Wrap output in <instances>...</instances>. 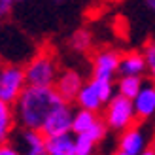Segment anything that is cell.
<instances>
[{"instance_id": "cell-23", "label": "cell", "mask_w": 155, "mask_h": 155, "mask_svg": "<svg viewBox=\"0 0 155 155\" xmlns=\"http://www.w3.org/2000/svg\"><path fill=\"white\" fill-rule=\"evenodd\" d=\"M140 155H155V150H153V148H144V150L140 151Z\"/></svg>"}, {"instance_id": "cell-12", "label": "cell", "mask_w": 155, "mask_h": 155, "mask_svg": "<svg viewBox=\"0 0 155 155\" xmlns=\"http://www.w3.org/2000/svg\"><path fill=\"white\" fill-rule=\"evenodd\" d=\"M146 70H148V66H146L144 53L130 51L119 57V64H117L119 76H142Z\"/></svg>"}, {"instance_id": "cell-24", "label": "cell", "mask_w": 155, "mask_h": 155, "mask_svg": "<svg viewBox=\"0 0 155 155\" xmlns=\"http://www.w3.org/2000/svg\"><path fill=\"white\" fill-rule=\"evenodd\" d=\"M115 155H127V153H123V151L119 150V151H117V153H115Z\"/></svg>"}, {"instance_id": "cell-3", "label": "cell", "mask_w": 155, "mask_h": 155, "mask_svg": "<svg viewBox=\"0 0 155 155\" xmlns=\"http://www.w3.org/2000/svg\"><path fill=\"white\" fill-rule=\"evenodd\" d=\"M115 85L114 80H98V78H91V81L83 83L81 89L76 95V102L83 110L91 112H100L104 108V104L114 97Z\"/></svg>"}, {"instance_id": "cell-26", "label": "cell", "mask_w": 155, "mask_h": 155, "mask_svg": "<svg viewBox=\"0 0 155 155\" xmlns=\"http://www.w3.org/2000/svg\"><path fill=\"white\" fill-rule=\"evenodd\" d=\"M150 148H153V150H155V140H153V144H151V146H150Z\"/></svg>"}, {"instance_id": "cell-5", "label": "cell", "mask_w": 155, "mask_h": 155, "mask_svg": "<svg viewBox=\"0 0 155 155\" xmlns=\"http://www.w3.org/2000/svg\"><path fill=\"white\" fill-rule=\"evenodd\" d=\"M25 85L27 81H25L23 66L13 63L2 66V70H0V100L13 104L21 95V91L25 89Z\"/></svg>"}, {"instance_id": "cell-19", "label": "cell", "mask_w": 155, "mask_h": 155, "mask_svg": "<svg viewBox=\"0 0 155 155\" xmlns=\"http://www.w3.org/2000/svg\"><path fill=\"white\" fill-rule=\"evenodd\" d=\"M144 59H146V66H148V70H146V72H150L151 81L155 83V40H151L148 45H146Z\"/></svg>"}, {"instance_id": "cell-1", "label": "cell", "mask_w": 155, "mask_h": 155, "mask_svg": "<svg viewBox=\"0 0 155 155\" xmlns=\"http://www.w3.org/2000/svg\"><path fill=\"white\" fill-rule=\"evenodd\" d=\"M63 102H66V100H63V97L55 91L53 85H48V87L25 85L17 100L12 104L15 123H19V127L23 129L40 130L45 119L51 115V112Z\"/></svg>"}, {"instance_id": "cell-15", "label": "cell", "mask_w": 155, "mask_h": 155, "mask_svg": "<svg viewBox=\"0 0 155 155\" xmlns=\"http://www.w3.org/2000/svg\"><path fill=\"white\" fill-rule=\"evenodd\" d=\"M142 83H144L142 76H119L115 89H117V95L127 97V98L133 100V98L136 97V93L140 91Z\"/></svg>"}, {"instance_id": "cell-27", "label": "cell", "mask_w": 155, "mask_h": 155, "mask_svg": "<svg viewBox=\"0 0 155 155\" xmlns=\"http://www.w3.org/2000/svg\"><path fill=\"white\" fill-rule=\"evenodd\" d=\"M53 2H59L61 4V2H64V0H53Z\"/></svg>"}, {"instance_id": "cell-21", "label": "cell", "mask_w": 155, "mask_h": 155, "mask_svg": "<svg viewBox=\"0 0 155 155\" xmlns=\"http://www.w3.org/2000/svg\"><path fill=\"white\" fill-rule=\"evenodd\" d=\"M0 155H21L17 150H15V146H10L6 142H0Z\"/></svg>"}, {"instance_id": "cell-6", "label": "cell", "mask_w": 155, "mask_h": 155, "mask_svg": "<svg viewBox=\"0 0 155 155\" xmlns=\"http://www.w3.org/2000/svg\"><path fill=\"white\" fill-rule=\"evenodd\" d=\"M72 115H74V110H72L70 102H63L61 106H57L55 110L51 112V115L48 119H45V123L40 129V133L45 138L70 133V129H72Z\"/></svg>"}, {"instance_id": "cell-11", "label": "cell", "mask_w": 155, "mask_h": 155, "mask_svg": "<svg viewBox=\"0 0 155 155\" xmlns=\"http://www.w3.org/2000/svg\"><path fill=\"white\" fill-rule=\"evenodd\" d=\"M146 148V136L136 125L125 129L121 133L119 140V150L127 155H140V151Z\"/></svg>"}, {"instance_id": "cell-4", "label": "cell", "mask_w": 155, "mask_h": 155, "mask_svg": "<svg viewBox=\"0 0 155 155\" xmlns=\"http://www.w3.org/2000/svg\"><path fill=\"white\" fill-rule=\"evenodd\" d=\"M104 106H106V110H104V123H106L108 129H114V130L123 133L125 129L133 127L134 123L138 121L136 115H134L133 100L127 98V97L114 95Z\"/></svg>"}, {"instance_id": "cell-22", "label": "cell", "mask_w": 155, "mask_h": 155, "mask_svg": "<svg viewBox=\"0 0 155 155\" xmlns=\"http://www.w3.org/2000/svg\"><path fill=\"white\" fill-rule=\"evenodd\" d=\"M144 4H146V8L155 15V0H144Z\"/></svg>"}, {"instance_id": "cell-8", "label": "cell", "mask_w": 155, "mask_h": 155, "mask_svg": "<svg viewBox=\"0 0 155 155\" xmlns=\"http://www.w3.org/2000/svg\"><path fill=\"white\" fill-rule=\"evenodd\" d=\"M119 53L114 49H102L93 59V78L98 80H114L117 74L119 64Z\"/></svg>"}, {"instance_id": "cell-13", "label": "cell", "mask_w": 155, "mask_h": 155, "mask_svg": "<svg viewBox=\"0 0 155 155\" xmlns=\"http://www.w3.org/2000/svg\"><path fill=\"white\" fill-rule=\"evenodd\" d=\"M45 151H48V155H76L74 136L70 133L48 136L45 138Z\"/></svg>"}, {"instance_id": "cell-2", "label": "cell", "mask_w": 155, "mask_h": 155, "mask_svg": "<svg viewBox=\"0 0 155 155\" xmlns=\"http://www.w3.org/2000/svg\"><path fill=\"white\" fill-rule=\"evenodd\" d=\"M25 72V81L27 85H40V87H48L53 85L59 76L57 61L49 51H40L34 57L28 59V63L23 66Z\"/></svg>"}, {"instance_id": "cell-9", "label": "cell", "mask_w": 155, "mask_h": 155, "mask_svg": "<svg viewBox=\"0 0 155 155\" xmlns=\"http://www.w3.org/2000/svg\"><path fill=\"white\" fill-rule=\"evenodd\" d=\"M133 106H134L136 119H148L155 114V83L153 81L142 83L140 91L133 98Z\"/></svg>"}, {"instance_id": "cell-18", "label": "cell", "mask_w": 155, "mask_h": 155, "mask_svg": "<svg viewBox=\"0 0 155 155\" xmlns=\"http://www.w3.org/2000/svg\"><path fill=\"white\" fill-rule=\"evenodd\" d=\"M95 142L85 134H74V151L76 155H93L95 151Z\"/></svg>"}, {"instance_id": "cell-20", "label": "cell", "mask_w": 155, "mask_h": 155, "mask_svg": "<svg viewBox=\"0 0 155 155\" xmlns=\"http://www.w3.org/2000/svg\"><path fill=\"white\" fill-rule=\"evenodd\" d=\"M13 10V0H0V21L6 19Z\"/></svg>"}, {"instance_id": "cell-25", "label": "cell", "mask_w": 155, "mask_h": 155, "mask_svg": "<svg viewBox=\"0 0 155 155\" xmlns=\"http://www.w3.org/2000/svg\"><path fill=\"white\" fill-rule=\"evenodd\" d=\"M15 2H27V0H13V4H15Z\"/></svg>"}, {"instance_id": "cell-16", "label": "cell", "mask_w": 155, "mask_h": 155, "mask_svg": "<svg viewBox=\"0 0 155 155\" xmlns=\"http://www.w3.org/2000/svg\"><path fill=\"white\" fill-rule=\"evenodd\" d=\"M97 119H98V114L97 112H91V110H83V108H80V110L72 115V129H70V133H74V134L83 133V130H87Z\"/></svg>"}, {"instance_id": "cell-14", "label": "cell", "mask_w": 155, "mask_h": 155, "mask_svg": "<svg viewBox=\"0 0 155 155\" xmlns=\"http://www.w3.org/2000/svg\"><path fill=\"white\" fill-rule=\"evenodd\" d=\"M15 129V114L12 104L0 100V142H8Z\"/></svg>"}, {"instance_id": "cell-10", "label": "cell", "mask_w": 155, "mask_h": 155, "mask_svg": "<svg viewBox=\"0 0 155 155\" xmlns=\"http://www.w3.org/2000/svg\"><path fill=\"white\" fill-rule=\"evenodd\" d=\"M81 85H83V80L76 70H64V72H61L57 76L53 87H55V91L63 97V100L72 102L76 98V95H78V91L81 89Z\"/></svg>"}, {"instance_id": "cell-17", "label": "cell", "mask_w": 155, "mask_h": 155, "mask_svg": "<svg viewBox=\"0 0 155 155\" xmlns=\"http://www.w3.org/2000/svg\"><path fill=\"white\" fill-rule=\"evenodd\" d=\"M91 45H93V38H91V32L89 30H85V28H80V30H76V32L72 34L70 38V48L78 53H85V51H89L91 49Z\"/></svg>"}, {"instance_id": "cell-7", "label": "cell", "mask_w": 155, "mask_h": 155, "mask_svg": "<svg viewBox=\"0 0 155 155\" xmlns=\"http://www.w3.org/2000/svg\"><path fill=\"white\" fill-rule=\"evenodd\" d=\"M15 140H17L15 150L21 155H48V151H45V136L40 130L21 127V130L15 134Z\"/></svg>"}]
</instances>
